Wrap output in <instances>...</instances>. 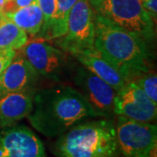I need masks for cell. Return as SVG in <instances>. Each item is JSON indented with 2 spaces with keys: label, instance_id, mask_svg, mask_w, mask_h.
<instances>
[{
  "label": "cell",
  "instance_id": "9c48e42d",
  "mask_svg": "<svg viewBox=\"0 0 157 157\" xmlns=\"http://www.w3.org/2000/svg\"><path fill=\"white\" fill-rule=\"evenodd\" d=\"M0 157H46L41 140L25 126L0 132Z\"/></svg>",
  "mask_w": 157,
  "mask_h": 157
},
{
  "label": "cell",
  "instance_id": "8992f818",
  "mask_svg": "<svg viewBox=\"0 0 157 157\" xmlns=\"http://www.w3.org/2000/svg\"><path fill=\"white\" fill-rule=\"evenodd\" d=\"M121 157H140L157 143L156 125L118 116L115 125Z\"/></svg>",
  "mask_w": 157,
  "mask_h": 157
},
{
  "label": "cell",
  "instance_id": "5b68a950",
  "mask_svg": "<svg viewBox=\"0 0 157 157\" xmlns=\"http://www.w3.org/2000/svg\"><path fill=\"white\" fill-rule=\"evenodd\" d=\"M70 53L94 50V13L89 0H78L68 16L67 32L56 42Z\"/></svg>",
  "mask_w": 157,
  "mask_h": 157
},
{
  "label": "cell",
  "instance_id": "4fadbf2b",
  "mask_svg": "<svg viewBox=\"0 0 157 157\" xmlns=\"http://www.w3.org/2000/svg\"><path fill=\"white\" fill-rule=\"evenodd\" d=\"M73 55L84 66V67L106 81L116 92L128 83L123 76L95 49L79 52L73 53Z\"/></svg>",
  "mask_w": 157,
  "mask_h": 157
},
{
  "label": "cell",
  "instance_id": "ba28073f",
  "mask_svg": "<svg viewBox=\"0 0 157 157\" xmlns=\"http://www.w3.org/2000/svg\"><path fill=\"white\" fill-rule=\"evenodd\" d=\"M74 84L84 96L98 117H108L113 113V99L116 91L103 79L86 67L77 68Z\"/></svg>",
  "mask_w": 157,
  "mask_h": 157
},
{
  "label": "cell",
  "instance_id": "3957f363",
  "mask_svg": "<svg viewBox=\"0 0 157 157\" xmlns=\"http://www.w3.org/2000/svg\"><path fill=\"white\" fill-rule=\"evenodd\" d=\"M57 157H121L112 120L74 125L59 135L53 147Z\"/></svg>",
  "mask_w": 157,
  "mask_h": 157
},
{
  "label": "cell",
  "instance_id": "9a60e30c",
  "mask_svg": "<svg viewBox=\"0 0 157 157\" xmlns=\"http://www.w3.org/2000/svg\"><path fill=\"white\" fill-rule=\"evenodd\" d=\"M26 33L36 35L44 23V16L37 3L18 8L15 11L4 14Z\"/></svg>",
  "mask_w": 157,
  "mask_h": 157
},
{
  "label": "cell",
  "instance_id": "ac0fdd59",
  "mask_svg": "<svg viewBox=\"0 0 157 157\" xmlns=\"http://www.w3.org/2000/svg\"><path fill=\"white\" fill-rule=\"evenodd\" d=\"M36 3L41 9L44 16V23L42 26H45L53 19L55 16L57 0H36Z\"/></svg>",
  "mask_w": 157,
  "mask_h": 157
},
{
  "label": "cell",
  "instance_id": "52a82bcc",
  "mask_svg": "<svg viewBox=\"0 0 157 157\" xmlns=\"http://www.w3.org/2000/svg\"><path fill=\"white\" fill-rule=\"evenodd\" d=\"M113 113L118 116L151 123L156 120L157 105L134 81H128L115 94Z\"/></svg>",
  "mask_w": 157,
  "mask_h": 157
},
{
  "label": "cell",
  "instance_id": "44dd1931",
  "mask_svg": "<svg viewBox=\"0 0 157 157\" xmlns=\"http://www.w3.org/2000/svg\"><path fill=\"white\" fill-rule=\"evenodd\" d=\"M140 2L153 21L155 22L157 17V0H140Z\"/></svg>",
  "mask_w": 157,
  "mask_h": 157
},
{
  "label": "cell",
  "instance_id": "7a4b0ae2",
  "mask_svg": "<svg viewBox=\"0 0 157 157\" xmlns=\"http://www.w3.org/2000/svg\"><path fill=\"white\" fill-rule=\"evenodd\" d=\"M94 48L128 82L147 73L146 41L95 13Z\"/></svg>",
  "mask_w": 157,
  "mask_h": 157
},
{
  "label": "cell",
  "instance_id": "d6986e66",
  "mask_svg": "<svg viewBox=\"0 0 157 157\" xmlns=\"http://www.w3.org/2000/svg\"><path fill=\"white\" fill-rule=\"evenodd\" d=\"M34 3H36V0H6V6L2 11V14L11 12L18 8L30 6Z\"/></svg>",
  "mask_w": 157,
  "mask_h": 157
},
{
  "label": "cell",
  "instance_id": "cb8c5ba5",
  "mask_svg": "<svg viewBox=\"0 0 157 157\" xmlns=\"http://www.w3.org/2000/svg\"><path fill=\"white\" fill-rule=\"evenodd\" d=\"M2 15H3V14H2V13H1V14H0V17H1V16H2Z\"/></svg>",
  "mask_w": 157,
  "mask_h": 157
},
{
  "label": "cell",
  "instance_id": "5bb4252c",
  "mask_svg": "<svg viewBox=\"0 0 157 157\" xmlns=\"http://www.w3.org/2000/svg\"><path fill=\"white\" fill-rule=\"evenodd\" d=\"M78 0H57V9L53 19L47 25L42 26L35 36L38 39H51L61 38L67 32L68 16Z\"/></svg>",
  "mask_w": 157,
  "mask_h": 157
},
{
  "label": "cell",
  "instance_id": "603a6c76",
  "mask_svg": "<svg viewBox=\"0 0 157 157\" xmlns=\"http://www.w3.org/2000/svg\"><path fill=\"white\" fill-rule=\"evenodd\" d=\"M6 0H0V12L2 13V11L4 9V7L6 6Z\"/></svg>",
  "mask_w": 157,
  "mask_h": 157
},
{
  "label": "cell",
  "instance_id": "ffe728a7",
  "mask_svg": "<svg viewBox=\"0 0 157 157\" xmlns=\"http://www.w3.org/2000/svg\"><path fill=\"white\" fill-rule=\"evenodd\" d=\"M16 54L15 50H0V75Z\"/></svg>",
  "mask_w": 157,
  "mask_h": 157
},
{
  "label": "cell",
  "instance_id": "6da1fadb",
  "mask_svg": "<svg viewBox=\"0 0 157 157\" xmlns=\"http://www.w3.org/2000/svg\"><path fill=\"white\" fill-rule=\"evenodd\" d=\"M27 117L38 132L52 138L85 119L98 115L78 90L60 86L34 94L33 107Z\"/></svg>",
  "mask_w": 157,
  "mask_h": 157
},
{
  "label": "cell",
  "instance_id": "277c9868",
  "mask_svg": "<svg viewBox=\"0 0 157 157\" xmlns=\"http://www.w3.org/2000/svg\"><path fill=\"white\" fill-rule=\"evenodd\" d=\"M89 3L95 14L106 17L147 43L155 38L154 21L140 0H89Z\"/></svg>",
  "mask_w": 157,
  "mask_h": 157
},
{
  "label": "cell",
  "instance_id": "8fae6325",
  "mask_svg": "<svg viewBox=\"0 0 157 157\" xmlns=\"http://www.w3.org/2000/svg\"><path fill=\"white\" fill-rule=\"evenodd\" d=\"M38 78L39 74L25 58L22 52H16L10 64L0 75V93L5 94L32 88Z\"/></svg>",
  "mask_w": 157,
  "mask_h": 157
},
{
  "label": "cell",
  "instance_id": "e0dca14e",
  "mask_svg": "<svg viewBox=\"0 0 157 157\" xmlns=\"http://www.w3.org/2000/svg\"><path fill=\"white\" fill-rule=\"evenodd\" d=\"M139 87L144 91L154 102L157 103V77L156 73H148V72L132 80Z\"/></svg>",
  "mask_w": 157,
  "mask_h": 157
},
{
  "label": "cell",
  "instance_id": "7402d4cb",
  "mask_svg": "<svg viewBox=\"0 0 157 157\" xmlns=\"http://www.w3.org/2000/svg\"><path fill=\"white\" fill-rule=\"evenodd\" d=\"M140 157H157V143L150 147Z\"/></svg>",
  "mask_w": 157,
  "mask_h": 157
},
{
  "label": "cell",
  "instance_id": "7c38bea8",
  "mask_svg": "<svg viewBox=\"0 0 157 157\" xmlns=\"http://www.w3.org/2000/svg\"><path fill=\"white\" fill-rule=\"evenodd\" d=\"M33 88L7 93L0 98V128L12 127L27 117L33 107Z\"/></svg>",
  "mask_w": 157,
  "mask_h": 157
},
{
  "label": "cell",
  "instance_id": "30bf717a",
  "mask_svg": "<svg viewBox=\"0 0 157 157\" xmlns=\"http://www.w3.org/2000/svg\"><path fill=\"white\" fill-rule=\"evenodd\" d=\"M22 53L40 76L58 80L67 65L65 53L42 41H32L22 47Z\"/></svg>",
  "mask_w": 157,
  "mask_h": 157
},
{
  "label": "cell",
  "instance_id": "2e32d148",
  "mask_svg": "<svg viewBox=\"0 0 157 157\" xmlns=\"http://www.w3.org/2000/svg\"><path fill=\"white\" fill-rule=\"evenodd\" d=\"M27 33L4 14L0 17V50H18L27 43Z\"/></svg>",
  "mask_w": 157,
  "mask_h": 157
}]
</instances>
